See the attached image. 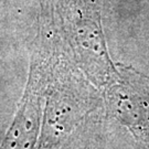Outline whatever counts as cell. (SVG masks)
<instances>
[{
	"mask_svg": "<svg viewBox=\"0 0 149 149\" xmlns=\"http://www.w3.org/2000/svg\"><path fill=\"white\" fill-rule=\"evenodd\" d=\"M108 84V112L137 138L149 141V77L124 68Z\"/></svg>",
	"mask_w": 149,
	"mask_h": 149,
	"instance_id": "6da1fadb",
	"label": "cell"
},
{
	"mask_svg": "<svg viewBox=\"0 0 149 149\" xmlns=\"http://www.w3.org/2000/svg\"><path fill=\"white\" fill-rule=\"evenodd\" d=\"M40 75L31 80L21 101V107L0 149H34L40 118L42 93Z\"/></svg>",
	"mask_w": 149,
	"mask_h": 149,
	"instance_id": "7a4b0ae2",
	"label": "cell"
}]
</instances>
